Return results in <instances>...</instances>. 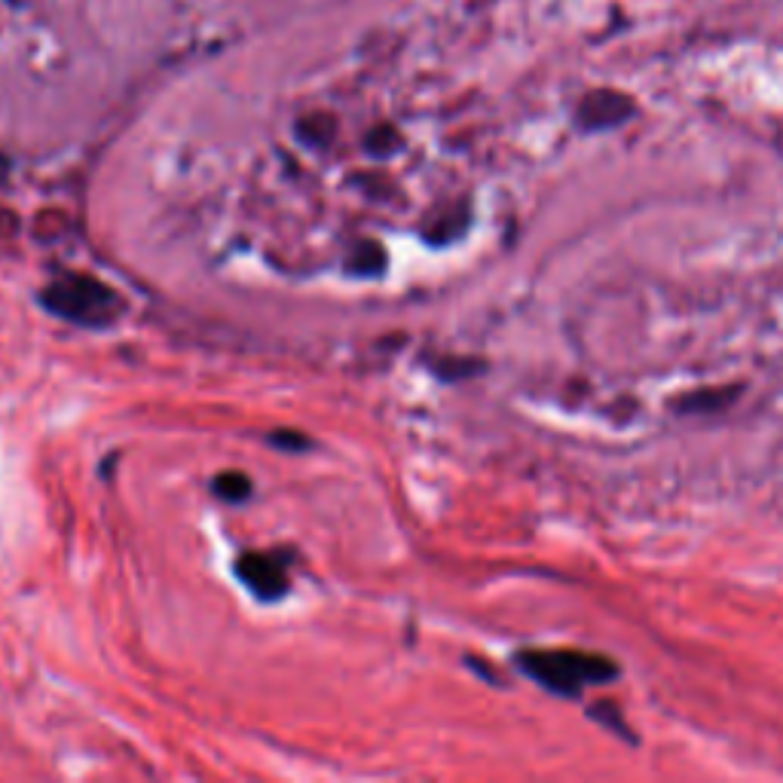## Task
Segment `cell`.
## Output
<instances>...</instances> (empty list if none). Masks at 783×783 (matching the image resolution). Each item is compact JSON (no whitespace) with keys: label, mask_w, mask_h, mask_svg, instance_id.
<instances>
[{"label":"cell","mask_w":783,"mask_h":783,"mask_svg":"<svg viewBox=\"0 0 783 783\" xmlns=\"http://www.w3.org/2000/svg\"><path fill=\"white\" fill-rule=\"evenodd\" d=\"M273 444H276V447H285V450H303L309 441H306L303 435H294V432H276V435H273Z\"/></svg>","instance_id":"5"},{"label":"cell","mask_w":783,"mask_h":783,"mask_svg":"<svg viewBox=\"0 0 783 783\" xmlns=\"http://www.w3.org/2000/svg\"><path fill=\"white\" fill-rule=\"evenodd\" d=\"M533 680L560 695H579L588 683H603L615 676V664L582 652H524L517 658Z\"/></svg>","instance_id":"2"},{"label":"cell","mask_w":783,"mask_h":783,"mask_svg":"<svg viewBox=\"0 0 783 783\" xmlns=\"http://www.w3.org/2000/svg\"><path fill=\"white\" fill-rule=\"evenodd\" d=\"M236 576L257 600H279L288 591V572L276 554H242L236 560Z\"/></svg>","instance_id":"3"},{"label":"cell","mask_w":783,"mask_h":783,"mask_svg":"<svg viewBox=\"0 0 783 783\" xmlns=\"http://www.w3.org/2000/svg\"><path fill=\"white\" fill-rule=\"evenodd\" d=\"M215 493L227 502H245L251 496V481L242 472H224L215 478Z\"/></svg>","instance_id":"4"},{"label":"cell","mask_w":783,"mask_h":783,"mask_svg":"<svg viewBox=\"0 0 783 783\" xmlns=\"http://www.w3.org/2000/svg\"><path fill=\"white\" fill-rule=\"evenodd\" d=\"M40 300L49 312H56V316L77 322V325H89V328L111 325L117 319V312L123 309L114 288H108L92 276H83V273H68L52 285H46Z\"/></svg>","instance_id":"1"}]
</instances>
